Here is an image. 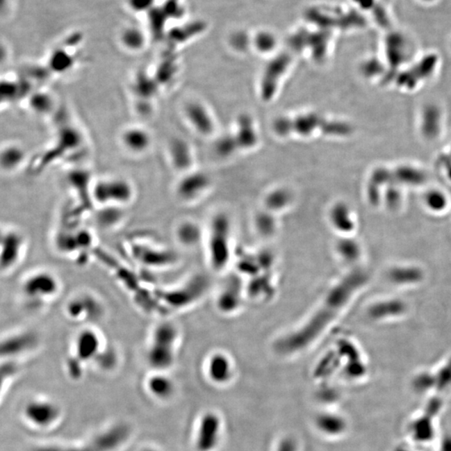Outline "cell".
<instances>
[{
  "label": "cell",
  "mask_w": 451,
  "mask_h": 451,
  "mask_svg": "<svg viewBox=\"0 0 451 451\" xmlns=\"http://www.w3.org/2000/svg\"><path fill=\"white\" fill-rule=\"evenodd\" d=\"M367 281L366 272L362 269H355L343 277L330 288L315 311L303 325L275 342L277 353L283 356L295 355L313 345L341 315Z\"/></svg>",
  "instance_id": "obj_1"
},
{
  "label": "cell",
  "mask_w": 451,
  "mask_h": 451,
  "mask_svg": "<svg viewBox=\"0 0 451 451\" xmlns=\"http://www.w3.org/2000/svg\"><path fill=\"white\" fill-rule=\"evenodd\" d=\"M60 288V281L54 272L47 269H38L22 279L19 284V295L27 308L39 310L56 299Z\"/></svg>",
  "instance_id": "obj_2"
},
{
  "label": "cell",
  "mask_w": 451,
  "mask_h": 451,
  "mask_svg": "<svg viewBox=\"0 0 451 451\" xmlns=\"http://www.w3.org/2000/svg\"><path fill=\"white\" fill-rule=\"evenodd\" d=\"M180 332L176 325L163 322L157 325L151 335L147 352L148 365L157 372H164L175 363Z\"/></svg>",
  "instance_id": "obj_3"
},
{
  "label": "cell",
  "mask_w": 451,
  "mask_h": 451,
  "mask_svg": "<svg viewBox=\"0 0 451 451\" xmlns=\"http://www.w3.org/2000/svg\"><path fill=\"white\" fill-rule=\"evenodd\" d=\"M277 133L287 136L292 132L302 136H309L316 129L326 135L346 136L351 132V126L347 123L338 121H328L318 114L300 115L295 119L279 118L274 123Z\"/></svg>",
  "instance_id": "obj_4"
},
{
  "label": "cell",
  "mask_w": 451,
  "mask_h": 451,
  "mask_svg": "<svg viewBox=\"0 0 451 451\" xmlns=\"http://www.w3.org/2000/svg\"><path fill=\"white\" fill-rule=\"evenodd\" d=\"M208 260L215 271L221 272L231 258V229L227 215L217 214L210 223L208 234Z\"/></svg>",
  "instance_id": "obj_5"
},
{
  "label": "cell",
  "mask_w": 451,
  "mask_h": 451,
  "mask_svg": "<svg viewBox=\"0 0 451 451\" xmlns=\"http://www.w3.org/2000/svg\"><path fill=\"white\" fill-rule=\"evenodd\" d=\"M28 243L23 231L0 225V274H10L22 265L27 254Z\"/></svg>",
  "instance_id": "obj_6"
},
{
  "label": "cell",
  "mask_w": 451,
  "mask_h": 451,
  "mask_svg": "<svg viewBox=\"0 0 451 451\" xmlns=\"http://www.w3.org/2000/svg\"><path fill=\"white\" fill-rule=\"evenodd\" d=\"M61 415L59 405L53 401L33 398L26 401L20 408L19 416L22 423L34 429H47L59 420Z\"/></svg>",
  "instance_id": "obj_7"
},
{
  "label": "cell",
  "mask_w": 451,
  "mask_h": 451,
  "mask_svg": "<svg viewBox=\"0 0 451 451\" xmlns=\"http://www.w3.org/2000/svg\"><path fill=\"white\" fill-rule=\"evenodd\" d=\"M128 436L126 426L118 425L99 434L89 444L81 447H66L58 445H43L31 451H113L125 441Z\"/></svg>",
  "instance_id": "obj_8"
},
{
  "label": "cell",
  "mask_w": 451,
  "mask_h": 451,
  "mask_svg": "<svg viewBox=\"0 0 451 451\" xmlns=\"http://www.w3.org/2000/svg\"><path fill=\"white\" fill-rule=\"evenodd\" d=\"M38 345L39 338L35 333L17 331L0 339V359L24 362V358L35 351Z\"/></svg>",
  "instance_id": "obj_9"
},
{
  "label": "cell",
  "mask_w": 451,
  "mask_h": 451,
  "mask_svg": "<svg viewBox=\"0 0 451 451\" xmlns=\"http://www.w3.org/2000/svg\"><path fill=\"white\" fill-rule=\"evenodd\" d=\"M132 194L131 185L119 179L99 181L93 190L94 199L103 206L125 205L131 200Z\"/></svg>",
  "instance_id": "obj_10"
},
{
  "label": "cell",
  "mask_w": 451,
  "mask_h": 451,
  "mask_svg": "<svg viewBox=\"0 0 451 451\" xmlns=\"http://www.w3.org/2000/svg\"><path fill=\"white\" fill-rule=\"evenodd\" d=\"M65 313L73 320H97L102 316L103 307L97 297L81 295L68 302Z\"/></svg>",
  "instance_id": "obj_11"
},
{
  "label": "cell",
  "mask_w": 451,
  "mask_h": 451,
  "mask_svg": "<svg viewBox=\"0 0 451 451\" xmlns=\"http://www.w3.org/2000/svg\"><path fill=\"white\" fill-rule=\"evenodd\" d=\"M103 341L100 334L93 329H84L78 333L74 341L73 358L80 362L96 360L103 350Z\"/></svg>",
  "instance_id": "obj_12"
},
{
  "label": "cell",
  "mask_w": 451,
  "mask_h": 451,
  "mask_svg": "<svg viewBox=\"0 0 451 451\" xmlns=\"http://www.w3.org/2000/svg\"><path fill=\"white\" fill-rule=\"evenodd\" d=\"M221 432V420L215 413L202 416L197 437V448L199 451H212L216 448Z\"/></svg>",
  "instance_id": "obj_13"
},
{
  "label": "cell",
  "mask_w": 451,
  "mask_h": 451,
  "mask_svg": "<svg viewBox=\"0 0 451 451\" xmlns=\"http://www.w3.org/2000/svg\"><path fill=\"white\" fill-rule=\"evenodd\" d=\"M408 305L397 297L376 302L370 306L368 314L375 321H388L398 320L407 315Z\"/></svg>",
  "instance_id": "obj_14"
},
{
  "label": "cell",
  "mask_w": 451,
  "mask_h": 451,
  "mask_svg": "<svg viewBox=\"0 0 451 451\" xmlns=\"http://www.w3.org/2000/svg\"><path fill=\"white\" fill-rule=\"evenodd\" d=\"M388 279L397 287L418 286L423 282L425 272L416 264L400 263L390 268Z\"/></svg>",
  "instance_id": "obj_15"
},
{
  "label": "cell",
  "mask_w": 451,
  "mask_h": 451,
  "mask_svg": "<svg viewBox=\"0 0 451 451\" xmlns=\"http://www.w3.org/2000/svg\"><path fill=\"white\" fill-rule=\"evenodd\" d=\"M288 64L289 57L283 56L268 65L263 77L262 85H261V92H262L263 100L269 101L274 97L277 85H278L285 70L287 69Z\"/></svg>",
  "instance_id": "obj_16"
},
{
  "label": "cell",
  "mask_w": 451,
  "mask_h": 451,
  "mask_svg": "<svg viewBox=\"0 0 451 451\" xmlns=\"http://www.w3.org/2000/svg\"><path fill=\"white\" fill-rule=\"evenodd\" d=\"M208 185V178L204 174H191L180 181L177 187V195L181 200L194 201L204 193Z\"/></svg>",
  "instance_id": "obj_17"
},
{
  "label": "cell",
  "mask_w": 451,
  "mask_h": 451,
  "mask_svg": "<svg viewBox=\"0 0 451 451\" xmlns=\"http://www.w3.org/2000/svg\"><path fill=\"white\" fill-rule=\"evenodd\" d=\"M186 117L190 123L201 134L210 135L214 130L213 119L208 110L199 103L192 102L186 106Z\"/></svg>",
  "instance_id": "obj_18"
},
{
  "label": "cell",
  "mask_w": 451,
  "mask_h": 451,
  "mask_svg": "<svg viewBox=\"0 0 451 451\" xmlns=\"http://www.w3.org/2000/svg\"><path fill=\"white\" fill-rule=\"evenodd\" d=\"M24 362L0 359V402L24 371Z\"/></svg>",
  "instance_id": "obj_19"
},
{
  "label": "cell",
  "mask_w": 451,
  "mask_h": 451,
  "mask_svg": "<svg viewBox=\"0 0 451 451\" xmlns=\"http://www.w3.org/2000/svg\"><path fill=\"white\" fill-rule=\"evenodd\" d=\"M209 378L217 384H224L229 382L233 374L231 363L229 357L222 353L211 356L208 363Z\"/></svg>",
  "instance_id": "obj_20"
},
{
  "label": "cell",
  "mask_w": 451,
  "mask_h": 451,
  "mask_svg": "<svg viewBox=\"0 0 451 451\" xmlns=\"http://www.w3.org/2000/svg\"><path fill=\"white\" fill-rule=\"evenodd\" d=\"M92 236L87 231H81L76 233H60L56 238L57 250L61 254H69L80 247H87L92 244Z\"/></svg>",
  "instance_id": "obj_21"
},
{
  "label": "cell",
  "mask_w": 451,
  "mask_h": 451,
  "mask_svg": "<svg viewBox=\"0 0 451 451\" xmlns=\"http://www.w3.org/2000/svg\"><path fill=\"white\" fill-rule=\"evenodd\" d=\"M122 143L127 150L136 154L142 153L151 146V136L140 128H130L124 132Z\"/></svg>",
  "instance_id": "obj_22"
},
{
  "label": "cell",
  "mask_w": 451,
  "mask_h": 451,
  "mask_svg": "<svg viewBox=\"0 0 451 451\" xmlns=\"http://www.w3.org/2000/svg\"><path fill=\"white\" fill-rule=\"evenodd\" d=\"M241 301V289L236 282H229L218 297L217 304L221 312L229 313L238 308Z\"/></svg>",
  "instance_id": "obj_23"
},
{
  "label": "cell",
  "mask_w": 451,
  "mask_h": 451,
  "mask_svg": "<svg viewBox=\"0 0 451 451\" xmlns=\"http://www.w3.org/2000/svg\"><path fill=\"white\" fill-rule=\"evenodd\" d=\"M331 222L334 229L341 233L347 234L352 233L355 227L353 216L345 204H339L334 206L330 213Z\"/></svg>",
  "instance_id": "obj_24"
},
{
  "label": "cell",
  "mask_w": 451,
  "mask_h": 451,
  "mask_svg": "<svg viewBox=\"0 0 451 451\" xmlns=\"http://www.w3.org/2000/svg\"><path fill=\"white\" fill-rule=\"evenodd\" d=\"M316 425L321 432L328 436H336L345 432L346 420L334 413H321L316 419Z\"/></svg>",
  "instance_id": "obj_25"
},
{
  "label": "cell",
  "mask_w": 451,
  "mask_h": 451,
  "mask_svg": "<svg viewBox=\"0 0 451 451\" xmlns=\"http://www.w3.org/2000/svg\"><path fill=\"white\" fill-rule=\"evenodd\" d=\"M176 238L181 246L192 247L197 245L202 239V231L195 222H185L177 227Z\"/></svg>",
  "instance_id": "obj_26"
},
{
  "label": "cell",
  "mask_w": 451,
  "mask_h": 451,
  "mask_svg": "<svg viewBox=\"0 0 451 451\" xmlns=\"http://www.w3.org/2000/svg\"><path fill=\"white\" fill-rule=\"evenodd\" d=\"M238 131L234 136L238 147L250 148L258 142V136L254 126V122L247 115H243L238 121Z\"/></svg>",
  "instance_id": "obj_27"
},
{
  "label": "cell",
  "mask_w": 451,
  "mask_h": 451,
  "mask_svg": "<svg viewBox=\"0 0 451 451\" xmlns=\"http://www.w3.org/2000/svg\"><path fill=\"white\" fill-rule=\"evenodd\" d=\"M163 372H158L156 375H152L149 378L147 387L157 398L165 399L169 398L173 394L175 386L171 379L165 375Z\"/></svg>",
  "instance_id": "obj_28"
},
{
  "label": "cell",
  "mask_w": 451,
  "mask_h": 451,
  "mask_svg": "<svg viewBox=\"0 0 451 451\" xmlns=\"http://www.w3.org/2000/svg\"><path fill=\"white\" fill-rule=\"evenodd\" d=\"M338 254L347 263H355L361 258L362 248L358 242L351 238H343L336 245Z\"/></svg>",
  "instance_id": "obj_29"
},
{
  "label": "cell",
  "mask_w": 451,
  "mask_h": 451,
  "mask_svg": "<svg viewBox=\"0 0 451 451\" xmlns=\"http://www.w3.org/2000/svg\"><path fill=\"white\" fill-rule=\"evenodd\" d=\"M170 152L172 163L178 169H187L192 163L191 151L187 144L181 140H175L171 145Z\"/></svg>",
  "instance_id": "obj_30"
},
{
  "label": "cell",
  "mask_w": 451,
  "mask_h": 451,
  "mask_svg": "<svg viewBox=\"0 0 451 451\" xmlns=\"http://www.w3.org/2000/svg\"><path fill=\"white\" fill-rule=\"evenodd\" d=\"M24 160L22 149L18 147H10L0 153V165L5 169H13Z\"/></svg>",
  "instance_id": "obj_31"
},
{
  "label": "cell",
  "mask_w": 451,
  "mask_h": 451,
  "mask_svg": "<svg viewBox=\"0 0 451 451\" xmlns=\"http://www.w3.org/2000/svg\"><path fill=\"white\" fill-rule=\"evenodd\" d=\"M291 201V195L286 190H277L270 193L266 200V205L270 210L284 208Z\"/></svg>",
  "instance_id": "obj_32"
},
{
  "label": "cell",
  "mask_w": 451,
  "mask_h": 451,
  "mask_svg": "<svg viewBox=\"0 0 451 451\" xmlns=\"http://www.w3.org/2000/svg\"><path fill=\"white\" fill-rule=\"evenodd\" d=\"M256 225L259 233L266 237L274 234L277 227L274 218L267 213L259 215L256 218Z\"/></svg>",
  "instance_id": "obj_33"
},
{
  "label": "cell",
  "mask_w": 451,
  "mask_h": 451,
  "mask_svg": "<svg viewBox=\"0 0 451 451\" xmlns=\"http://www.w3.org/2000/svg\"><path fill=\"white\" fill-rule=\"evenodd\" d=\"M426 206L430 212L440 213L446 208V200L444 196L438 192H430L425 199Z\"/></svg>",
  "instance_id": "obj_34"
},
{
  "label": "cell",
  "mask_w": 451,
  "mask_h": 451,
  "mask_svg": "<svg viewBox=\"0 0 451 451\" xmlns=\"http://www.w3.org/2000/svg\"><path fill=\"white\" fill-rule=\"evenodd\" d=\"M238 148V143L234 136H225L217 143L216 151L218 155L227 156L233 154Z\"/></svg>",
  "instance_id": "obj_35"
},
{
  "label": "cell",
  "mask_w": 451,
  "mask_h": 451,
  "mask_svg": "<svg viewBox=\"0 0 451 451\" xmlns=\"http://www.w3.org/2000/svg\"><path fill=\"white\" fill-rule=\"evenodd\" d=\"M100 354L104 358L97 357V361L100 363V366L104 369H111L115 366L117 362V355L114 351H107L102 350Z\"/></svg>",
  "instance_id": "obj_36"
},
{
  "label": "cell",
  "mask_w": 451,
  "mask_h": 451,
  "mask_svg": "<svg viewBox=\"0 0 451 451\" xmlns=\"http://www.w3.org/2000/svg\"><path fill=\"white\" fill-rule=\"evenodd\" d=\"M276 451H297V441L293 438H284L279 442Z\"/></svg>",
  "instance_id": "obj_37"
},
{
  "label": "cell",
  "mask_w": 451,
  "mask_h": 451,
  "mask_svg": "<svg viewBox=\"0 0 451 451\" xmlns=\"http://www.w3.org/2000/svg\"><path fill=\"white\" fill-rule=\"evenodd\" d=\"M11 3V0H0V17L10 11Z\"/></svg>",
  "instance_id": "obj_38"
},
{
  "label": "cell",
  "mask_w": 451,
  "mask_h": 451,
  "mask_svg": "<svg viewBox=\"0 0 451 451\" xmlns=\"http://www.w3.org/2000/svg\"><path fill=\"white\" fill-rule=\"evenodd\" d=\"M8 56H9V51H8L6 44L0 41V65L8 59Z\"/></svg>",
  "instance_id": "obj_39"
},
{
  "label": "cell",
  "mask_w": 451,
  "mask_h": 451,
  "mask_svg": "<svg viewBox=\"0 0 451 451\" xmlns=\"http://www.w3.org/2000/svg\"><path fill=\"white\" fill-rule=\"evenodd\" d=\"M358 1L360 3V5L365 8L371 7L374 3V0H358Z\"/></svg>",
  "instance_id": "obj_40"
},
{
  "label": "cell",
  "mask_w": 451,
  "mask_h": 451,
  "mask_svg": "<svg viewBox=\"0 0 451 451\" xmlns=\"http://www.w3.org/2000/svg\"><path fill=\"white\" fill-rule=\"evenodd\" d=\"M422 1L426 2V3H429V2H433L434 0H422Z\"/></svg>",
  "instance_id": "obj_41"
},
{
  "label": "cell",
  "mask_w": 451,
  "mask_h": 451,
  "mask_svg": "<svg viewBox=\"0 0 451 451\" xmlns=\"http://www.w3.org/2000/svg\"><path fill=\"white\" fill-rule=\"evenodd\" d=\"M144 451H156V450H144Z\"/></svg>",
  "instance_id": "obj_42"
}]
</instances>
